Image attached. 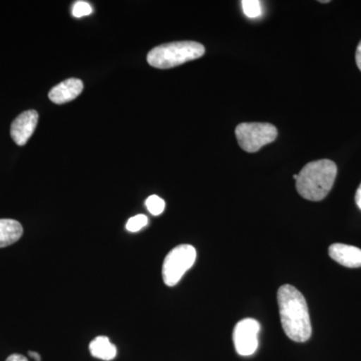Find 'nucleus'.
Returning a JSON list of instances; mask_svg holds the SVG:
<instances>
[{
	"instance_id": "1",
	"label": "nucleus",
	"mask_w": 361,
	"mask_h": 361,
	"mask_svg": "<svg viewBox=\"0 0 361 361\" xmlns=\"http://www.w3.org/2000/svg\"><path fill=\"white\" fill-rule=\"evenodd\" d=\"M280 320L285 334L295 342H305L312 334L310 311L301 292L292 285L280 287L277 293Z\"/></svg>"
},
{
	"instance_id": "2",
	"label": "nucleus",
	"mask_w": 361,
	"mask_h": 361,
	"mask_svg": "<svg viewBox=\"0 0 361 361\" xmlns=\"http://www.w3.org/2000/svg\"><path fill=\"white\" fill-rule=\"evenodd\" d=\"M337 166L334 161L323 159L304 166L296 180V189L306 200L322 201L331 191L336 182Z\"/></svg>"
},
{
	"instance_id": "3",
	"label": "nucleus",
	"mask_w": 361,
	"mask_h": 361,
	"mask_svg": "<svg viewBox=\"0 0 361 361\" xmlns=\"http://www.w3.org/2000/svg\"><path fill=\"white\" fill-rule=\"evenodd\" d=\"M205 54L203 44L196 42H176L154 47L147 56L153 68L167 70L201 58Z\"/></svg>"
},
{
	"instance_id": "4",
	"label": "nucleus",
	"mask_w": 361,
	"mask_h": 361,
	"mask_svg": "<svg viewBox=\"0 0 361 361\" xmlns=\"http://www.w3.org/2000/svg\"><path fill=\"white\" fill-rule=\"evenodd\" d=\"M237 141L242 149L255 153L262 147L276 140L278 132L275 126L267 123H242L235 130Z\"/></svg>"
},
{
	"instance_id": "5",
	"label": "nucleus",
	"mask_w": 361,
	"mask_h": 361,
	"mask_svg": "<svg viewBox=\"0 0 361 361\" xmlns=\"http://www.w3.org/2000/svg\"><path fill=\"white\" fill-rule=\"evenodd\" d=\"M196 257V249L188 244L177 246L169 252L161 271L165 284L172 287L179 283L185 273L194 265Z\"/></svg>"
},
{
	"instance_id": "6",
	"label": "nucleus",
	"mask_w": 361,
	"mask_h": 361,
	"mask_svg": "<svg viewBox=\"0 0 361 361\" xmlns=\"http://www.w3.org/2000/svg\"><path fill=\"white\" fill-rule=\"evenodd\" d=\"M260 324L257 320L246 318L237 323L233 332V341L238 355L249 356L258 348V334Z\"/></svg>"
},
{
	"instance_id": "7",
	"label": "nucleus",
	"mask_w": 361,
	"mask_h": 361,
	"mask_svg": "<svg viewBox=\"0 0 361 361\" xmlns=\"http://www.w3.org/2000/svg\"><path fill=\"white\" fill-rule=\"evenodd\" d=\"M39 122L37 111H26L20 114L11 123V135L14 142L18 146H25L32 137Z\"/></svg>"
},
{
	"instance_id": "8",
	"label": "nucleus",
	"mask_w": 361,
	"mask_h": 361,
	"mask_svg": "<svg viewBox=\"0 0 361 361\" xmlns=\"http://www.w3.org/2000/svg\"><path fill=\"white\" fill-rule=\"evenodd\" d=\"M84 90V84L78 78H68L52 87L49 92V97L52 103L63 104L73 101L80 96Z\"/></svg>"
},
{
	"instance_id": "9",
	"label": "nucleus",
	"mask_w": 361,
	"mask_h": 361,
	"mask_svg": "<svg viewBox=\"0 0 361 361\" xmlns=\"http://www.w3.org/2000/svg\"><path fill=\"white\" fill-rule=\"evenodd\" d=\"M329 256L339 264L348 268L361 267V249L346 244H332Z\"/></svg>"
},
{
	"instance_id": "10",
	"label": "nucleus",
	"mask_w": 361,
	"mask_h": 361,
	"mask_svg": "<svg viewBox=\"0 0 361 361\" xmlns=\"http://www.w3.org/2000/svg\"><path fill=\"white\" fill-rule=\"evenodd\" d=\"M23 228L18 221L0 219V248L13 245L21 238Z\"/></svg>"
},
{
	"instance_id": "11",
	"label": "nucleus",
	"mask_w": 361,
	"mask_h": 361,
	"mask_svg": "<svg viewBox=\"0 0 361 361\" xmlns=\"http://www.w3.org/2000/svg\"><path fill=\"white\" fill-rule=\"evenodd\" d=\"M90 355L99 360L110 361L116 357L118 350L109 337L97 336L90 344Z\"/></svg>"
},
{
	"instance_id": "12",
	"label": "nucleus",
	"mask_w": 361,
	"mask_h": 361,
	"mask_svg": "<svg viewBox=\"0 0 361 361\" xmlns=\"http://www.w3.org/2000/svg\"><path fill=\"white\" fill-rule=\"evenodd\" d=\"M147 209L152 215L159 216L165 210V201L157 195H152L146 201Z\"/></svg>"
},
{
	"instance_id": "13",
	"label": "nucleus",
	"mask_w": 361,
	"mask_h": 361,
	"mask_svg": "<svg viewBox=\"0 0 361 361\" xmlns=\"http://www.w3.org/2000/svg\"><path fill=\"white\" fill-rule=\"evenodd\" d=\"M242 7H243L244 13L250 18H258L262 11L260 1L258 0H243Z\"/></svg>"
},
{
	"instance_id": "14",
	"label": "nucleus",
	"mask_w": 361,
	"mask_h": 361,
	"mask_svg": "<svg viewBox=\"0 0 361 361\" xmlns=\"http://www.w3.org/2000/svg\"><path fill=\"white\" fill-rule=\"evenodd\" d=\"M147 224H148V218H147L146 215L140 214V215L134 216V217L130 218V219L128 221L126 227H127L128 231L137 232L142 229V228L146 227Z\"/></svg>"
},
{
	"instance_id": "15",
	"label": "nucleus",
	"mask_w": 361,
	"mask_h": 361,
	"mask_svg": "<svg viewBox=\"0 0 361 361\" xmlns=\"http://www.w3.org/2000/svg\"><path fill=\"white\" fill-rule=\"evenodd\" d=\"M73 16L75 18H80L84 16H90L92 13V7L90 6V4L85 1H77L75 2L73 6Z\"/></svg>"
},
{
	"instance_id": "16",
	"label": "nucleus",
	"mask_w": 361,
	"mask_h": 361,
	"mask_svg": "<svg viewBox=\"0 0 361 361\" xmlns=\"http://www.w3.org/2000/svg\"><path fill=\"white\" fill-rule=\"evenodd\" d=\"M355 61L356 65H357L358 68L361 71V42L358 44L357 49H356Z\"/></svg>"
},
{
	"instance_id": "17",
	"label": "nucleus",
	"mask_w": 361,
	"mask_h": 361,
	"mask_svg": "<svg viewBox=\"0 0 361 361\" xmlns=\"http://www.w3.org/2000/svg\"><path fill=\"white\" fill-rule=\"evenodd\" d=\"M6 361H28L25 356L21 355H11Z\"/></svg>"
},
{
	"instance_id": "18",
	"label": "nucleus",
	"mask_w": 361,
	"mask_h": 361,
	"mask_svg": "<svg viewBox=\"0 0 361 361\" xmlns=\"http://www.w3.org/2000/svg\"><path fill=\"white\" fill-rule=\"evenodd\" d=\"M355 202L356 204H357L358 208L361 210V184L360 186L358 187L357 191H356Z\"/></svg>"
},
{
	"instance_id": "19",
	"label": "nucleus",
	"mask_w": 361,
	"mask_h": 361,
	"mask_svg": "<svg viewBox=\"0 0 361 361\" xmlns=\"http://www.w3.org/2000/svg\"><path fill=\"white\" fill-rule=\"evenodd\" d=\"M28 355H30V357H32L35 361L42 360V357H40L39 353H35V351H28Z\"/></svg>"
},
{
	"instance_id": "20",
	"label": "nucleus",
	"mask_w": 361,
	"mask_h": 361,
	"mask_svg": "<svg viewBox=\"0 0 361 361\" xmlns=\"http://www.w3.org/2000/svg\"><path fill=\"white\" fill-rule=\"evenodd\" d=\"M294 179L297 180V178H298V175H293Z\"/></svg>"
}]
</instances>
